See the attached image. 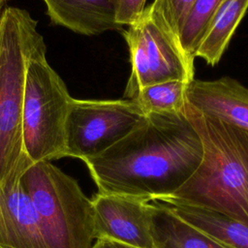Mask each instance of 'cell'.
I'll use <instances>...</instances> for the list:
<instances>
[{"instance_id": "cell-1", "label": "cell", "mask_w": 248, "mask_h": 248, "mask_svg": "<svg viewBox=\"0 0 248 248\" xmlns=\"http://www.w3.org/2000/svg\"><path fill=\"white\" fill-rule=\"evenodd\" d=\"M203 156L196 129L180 113H147L121 140L84 160L98 193L147 201L172 195Z\"/></svg>"}, {"instance_id": "cell-2", "label": "cell", "mask_w": 248, "mask_h": 248, "mask_svg": "<svg viewBox=\"0 0 248 248\" xmlns=\"http://www.w3.org/2000/svg\"><path fill=\"white\" fill-rule=\"evenodd\" d=\"M184 113L202 140L203 156L191 177L167 197L214 209L248 226V131L187 103Z\"/></svg>"}, {"instance_id": "cell-3", "label": "cell", "mask_w": 248, "mask_h": 248, "mask_svg": "<svg viewBox=\"0 0 248 248\" xmlns=\"http://www.w3.org/2000/svg\"><path fill=\"white\" fill-rule=\"evenodd\" d=\"M37 21L20 8L0 13V185L20 178L33 164L22 135V96L26 62L44 43Z\"/></svg>"}, {"instance_id": "cell-4", "label": "cell", "mask_w": 248, "mask_h": 248, "mask_svg": "<svg viewBox=\"0 0 248 248\" xmlns=\"http://www.w3.org/2000/svg\"><path fill=\"white\" fill-rule=\"evenodd\" d=\"M21 182L50 248H91L94 211L78 181L48 161L33 163Z\"/></svg>"}, {"instance_id": "cell-5", "label": "cell", "mask_w": 248, "mask_h": 248, "mask_svg": "<svg viewBox=\"0 0 248 248\" xmlns=\"http://www.w3.org/2000/svg\"><path fill=\"white\" fill-rule=\"evenodd\" d=\"M45 42L29 56L22 96V135L32 163L67 157L66 120L72 100L67 86L48 64Z\"/></svg>"}, {"instance_id": "cell-6", "label": "cell", "mask_w": 248, "mask_h": 248, "mask_svg": "<svg viewBox=\"0 0 248 248\" xmlns=\"http://www.w3.org/2000/svg\"><path fill=\"white\" fill-rule=\"evenodd\" d=\"M123 37L132 66L124 91L126 99H133L141 88L154 83L194 79V59L185 53L179 38L153 2L128 25Z\"/></svg>"}, {"instance_id": "cell-7", "label": "cell", "mask_w": 248, "mask_h": 248, "mask_svg": "<svg viewBox=\"0 0 248 248\" xmlns=\"http://www.w3.org/2000/svg\"><path fill=\"white\" fill-rule=\"evenodd\" d=\"M144 116L133 99L72 98L66 120L67 157L81 161L125 137Z\"/></svg>"}, {"instance_id": "cell-8", "label": "cell", "mask_w": 248, "mask_h": 248, "mask_svg": "<svg viewBox=\"0 0 248 248\" xmlns=\"http://www.w3.org/2000/svg\"><path fill=\"white\" fill-rule=\"evenodd\" d=\"M95 239H109L137 248H156L153 205L141 198L97 193L91 199Z\"/></svg>"}, {"instance_id": "cell-9", "label": "cell", "mask_w": 248, "mask_h": 248, "mask_svg": "<svg viewBox=\"0 0 248 248\" xmlns=\"http://www.w3.org/2000/svg\"><path fill=\"white\" fill-rule=\"evenodd\" d=\"M0 248H50L21 177L0 185Z\"/></svg>"}, {"instance_id": "cell-10", "label": "cell", "mask_w": 248, "mask_h": 248, "mask_svg": "<svg viewBox=\"0 0 248 248\" xmlns=\"http://www.w3.org/2000/svg\"><path fill=\"white\" fill-rule=\"evenodd\" d=\"M185 101L198 111L248 131V88L230 77L191 80Z\"/></svg>"}, {"instance_id": "cell-11", "label": "cell", "mask_w": 248, "mask_h": 248, "mask_svg": "<svg viewBox=\"0 0 248 248\" xmlns=\"http://www.w3.org/2000/svg\"><path fill=\"white\" fill-rule=\"evenodd\" d=\"M228 248H248V226L214 209L161 197L151 199Z\"/></svg>"}, {"instance_id": "cell-12", "label": "cell", "mask_w": 248, "mask_h": 248, "mask_svg": "<svg viewBox=\"0 0 248 248\" xmlns=\"http://www.w3.org/2000/svg\"><path fill=\"white\" fill-rule=\"evenodd\" d=\"M47 15L55 24L76 33L92 36L121 30L109 0H44Z\"/></svg>"}, {"instance_id": "cell-13", "label": "cell", "mask_w": 248, "mask_h": 248, "mask_svg": "<svg viewBox=\"0 0 248 248\" xmlns=\"http://www.w3.org/2000/svg\"><path fill=\"white\" fill-rule=\"evenodd\" d=\"M248 9V0H223L197 46L194 57L215 66Z\"/></svg>"}, {"instance_id": "cell-14", "label": "cell", "mask_w": 248, "mask_h": 248, "mask_svg": "<svg viewBox=\"0 0 248 248\" xmlns=\"http://www.w3.org/2000/svg\"><path fill=\"white\" fill-rule=\"evenodd\" d=\"M149 202L153 205V238L156 248H228L161 203L155 201Z\"/></svg>"}, {"instance_id": "cell-15", "label": "cell", "mask_w": 248, "mask_h": 248, "mask_svg": "<svg viewBox=\"0 0 248 248\" xmlns=\"http://www.w3.org/2000/svg\"><path fill=\"white\" fill-rule=\"evenodd\" d=\"M189 82L170 80L141 88L133 100L144 114H173L184 110L185 90Z\"/></svg>"}, {"instance_id": "cell-16", "label": "cell", "mask_w": 248, "mask_h": 248, "mask_svg": "<svg viewBox=\"0 0 248 248\" xmlns=\"http://www.w3.org/2000/svg\"><path fill=\"white\" fill-rule=\"evenodd\" d=\"M223 0H195L179 32L180 45L185 53L194 57L198 44L206 31Z\"/></svg>"}, {"instance_id": "cell-17", "label": "cell", "mask_w": 248, "mask_h": 248, "mask_svg": "<svg viewBox=\"0 0 248 248\" xmlns=\"http://www.w3.org/2000/svg\"><path fill=\"white\" fill-rule=\"evenodd\" d=\"M195 0H154L171 31L179 38L182 24Z\"/></svg>"}, {"instance_id": "cell-18", "label": "cell", "mask_w": 248, "mask_h": 248, "mask_svg": "<svg viewBox=\"0 0 248 248\" xmlns=\"http://www.w3.org/2000/svg\"><path fill=\"white\" fill-rule=\"evenodd\" d=\"M115 21L121 25H131L136 22L145 9L146 0H109Z\"/></svg>"}, {"instance_id": "cell-19", "label": "cell", "mask_w": 248, "mask_h": 248, "mask_svg": "<svg viewBox=\"0 0 248 248\" xmlns=\"http://www.w3.org/2000/svg\"><path fill=\"white\" fill-rule=\"evenodd\" d=\"M91 248H137L125 243H121L109 239H96Z\"/></svg>"}, {"instance_id": "cell-20", "label": "cell", "mask_w": 248, "mask_h": 248, "mask_svg": "<svg viewBox=\"0 0 248 248\" xmlns=\"http://www.w3.org/2000/svg\"><path fill=\"white\" fill-rule=\"evenodd\" d=\"M7 0H0V13H1V11L3 10V5H4V3L6 2Z\"/></svg>"}]
</instances>
